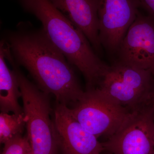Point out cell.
I'll use <instances>...</instances> for the list:
<instances>
[{
  "label": "cell",
  "instance_id": "6da1fadb",
  "mask_svg": "<svg viewBox=\"0 0 154 154\" xmlns=\"http://www.w3.org/2000/svg\"><path fill=\"white\" fill-rule=\"evenodd\" d=\"M3 39L16 63L26 69L41 91L54 95L57 103L72 106L82 99L85 92L71 64L42 28L22 22Z\"/></svg>",
  "mask_w": 154,
  "mask_h": 154
},
{
  "label": "cell",
  "instance_id": "7a4b0ae2",
  "mask_svg": "<svg viewBox=\"0 0 154 154\" xmlns=\"http://www.w3.org/2000/svg\"><path fill=\"white\" fill-rule=\"evenodd\" d=\"M41 22L48 38L70 63L82 73L87 90L98 87L108 66L98 57L88 38L50 0H17Z\"/></svg>",
  "mask_w": 154,
  "mask_h": 154
},
{
  "label": "cell",
  "instance_id": "3957f363",
  "mask_svg": "<svg viewBox=\"0 0 154 154\" xmlns=\"http://www.w3.org/2000/svg\"><path fill=\"white\" fill-rule=\"evenodd\" d=\"M11 65L19 81L26 119V136L32 154H57L59 147L54 120L51 118L49 94L29 81L16 63Z\"/></svg>",
  "mask_w": 154,
  "mask_h": 154
},
{
  "label": "cell",
  "instance_id": "277c9868",
  "mask_svg": "<svg viewBox=\"0 0 154 154\" xmlns=\"http://www.w3.org/2000/svg\"><path fill=\"white\" fill-rule=\"evenodd\" d=\"M74 118L96 137H109L116 132L131 110L98 88L87 90L70 108Z\"/></svg>",
  "mask_w": 154,
  "mask_h": 154
},
{
  "label": "cell",
  "instance_id": "5b68a950",
  "mask_svg": "<svg viewBox=\"0 0 154 154\" xmlns=\"http://www.w3.org/2000/svg\"><path fill=\"white\" fill-rule=\"evenodd\" d=\"M151 72L116 61L105 71L98 88L133 110L146 102L154 90Z\"/></svg>",
  "mask_w": 154,
  "mask_h": 154
},
{
  "label": "cell",
  "instance_id": "8992f818",
  "mask_svg": "<svg viewBox=\"0 0 154 154\" xmlns=\"http://www.w3.org/2000/svg\"><path fill=\"white\" fill-rule=\"evenodd\" d=\"M154 105L131 110L116 132L102 143L112 154H154Z\"/></svg>",
  "mask_w": 154,
  "mask_h": 154
},
{
  "label": "cell",
  "instance_id": "52a82bcc",
  "mask_svg": "<svg viewBox=\"0 0 154 154\" xmlns=\"http://www.w3.org/2000/svg\"><path fill=\"white\" fill-rule=\"evenodd\" d=\"M140 7L138 0H98L99 38L108 52H117Z\"/></svg>",
  "mask_w": 154,
  "mask_h": 154
},
{
  "label": "cell",
  "instance_id": "ba28073f",
  "mask_svg": "<svg viewBox=\"0 0 154 154\" xmlns=\"http://www.w3.org/2000/svg\"><path fill=\"white\" fill-rule=\"evenodd\" d=\"M117 61L154 72V20L139 11L122 39Z\"/></svg>",
  "mask_w": 154,
  "mask_h": 154
},
{
  "label": "cell",
  "instance_id": "9c48e42d",
  "mask_svg": "<svg viewBox=\"0 0 154 154\" xmlns=\"http://www.w3.org/2000/svg\"><path fill=\"white\" fill-rule=\"evenodd\" d=\"M53 116L63 154H101L104 151L102 143L81 125L67 106L57 103Z\"/></svg>",
  "mask_w": 154,
  "mask_h": 154
},
{
  "label": "cell",
  "instance_id": "30bf717a",
  "mask_svg": "<svg viewBox=\"0 0 154 154\" xmlns=\"http://www.w3.org/2000/svg\"><path fill=\"white\" fill-rule=\"evenodd\" d=\"M88 38L96 52L102 48L99 38L98 0H50Z\"/></svg>",
  "mask_w": 154,
  "mask_h": 154
},
{
  "label": "cell",
  "instance_id": "8fae6325",
  "mask_svg": "<svg viewBox=\"0 0 154 154\" xmlns=\"http://www.w3.org/2000/svg\"><path fill=\"white\" fill-rule=\"evenodd\" d=\"M4 42L0 45V110L1 112L15 114L24 113L19 103L21 92L15 71L6 63Z\"/></svg>",
  "mask_w": 154,
  "mask_h": 154
},
{
  "label": "cell",
  "instance_id": "7c38bea8",
  "mask_svg": "<svg viewBox=\"0 0 154 154\" xmlns=\"http://www.w3.org/2000/svg\"><path fill=\"white\" fill-rule=\"evenodd\" d=\"M26 119L24 113L12 114L1 112L0 114V142H7L23 133L26 127Z\"/></svg>",
  "mask_w": 154,
  "mask_h": 154
},
{
  "label": "cell",
  "instance_id": "4fadbf2b",
  "mask_svg": "<svg viewBox=\"0 0 154 154\" xmlns=\"http://www.w3.org/2000/svg\"><path fill=\"white\" fill-rule=\"evenodd\" d=\"M31 149L27 136H17L4 144L2 154H27Z\"/></svg>",
  "mask_w": 154,
  "mask_h": 154
},
{
  "label": "cell",
  "instance_id": "5bb4252c",
  "mask_svg": "<svg viewBox=\"0 0 154 154\" xmlns=\"http://www.w3.org/2000/svg\"><path fill=\"white\" fill-rule=\"evenodd\" d=\"M140 6L154 20V0H138Z\"/></svg>",
  "mask_w": 154,
  "mask_h": 154
},
{
  "label": "cell",
  "instance_id": "9a60e30c",
  "mask_svg": "<svg viewBox=\"0 0 154 154\" xmlns=\"http://www.w3.org/2000/svg\"><path fill=\"white\" fill-rule=\"evenodd\" d=\"M146 103L148 104H152L154 105V90L149 96Z\"/></svg>",
  "mask_w": 154,
  "mask_h": 154
},
{
  "label": "cell",
  "instance_id": "2e32d148",
  "mask_svg": "<svg viewBox=\"0 0 154 154\" xmlns=\"http://www.w3.org/2000/svg\"><path fill=\"white\" fill-rule=\"evenodd\" d=\"M27 154H32V153H31V149L30 150H29V151L28 152Z\"/></svg>",
  "mask_w": 154,
  "mask_h": 154
},
{
  "label": "cell",
  "instance_id": "e0dca14e",
  "mask_svg": "<svg viewBox=\"0 0 154 154\" xmlns=\"http://www.w3.org/2000/svg\"><path fill=\"white\" fill-rule=\"evenodd\" d=\"M153 119H154V115H153Z\"/></svg>",
  "mask_w": 154,
  "mask_h": 154
},
{
  "label": "cell",
  "instance_id": "ac0fdd59",
  "mask_svg": "<svg viewBox=\"0 0 154 154\" xmlns=\"http://www.w3.org/2000/svg\"><path fill=\"white\" fill-rule=\"evenodd\" d=\"M153 77H154V72L153 74Z\"/></svg>",
  "mask_w": 154,
  "mask_h": 154
},
{
  "label": "cell",
  "instance_id": "d6986e66",
  "mask_svg": "<svg viewBox=\"0 0 154 154\" xmlns=\"http://www.w3.org/2000/svg\"><path fill=\"white\" fill-rule=\"evenodd\" d=\"M109 154H111V153H109Z\"/></svg>",
  "mask_w": 154,
  "mask_h": 154
}]
</instances>
